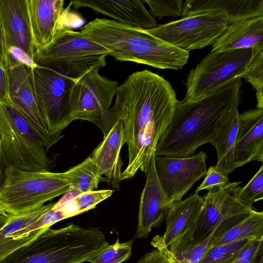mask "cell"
Segmentation results:
<instances>
[{"label":"cell","mask_w":263,"mask_h":263,"mask_svg":"<svg viewBox=\"0 0 263 263\" xmlns=\"http://www.w3.org/2000/svg\"><path fill=\"white\" fill-rule=\"evenodd\" d=\"M145 174L146 180L140 197L134 238L147 237L153 228L158 227L165 220L172 204L159 181L155 154L152 156Z\"/></svg>","instance_id":"obj_14"},{"label":"cell","mask_w":263,"mask_h":263,"mask_svg":"<svg viewBox=\"0 0 263 263\" xmlns=\"http://www.w3.org/2000/svg\"><path fill=\"white\" fill-rule=\"evenodd\" d=\"M110 52L84 36L80 31L68 26L62 29L52 42L34 54L35 62L40 66L95 55H110Z\"/></svg>","instance_id":"obj_15"},{"label":"cell","mask_w":263,"mask_h":263,"mask_svg":"<svg viewBox=\"0 0 263 263\" xmlns=\"http://www.w3.org/2000/svg\"><path fill=\"white\" fill-rule=\"evenodd\" d=\"M6 212L4 209L2 208V207L0 205V213H5Z\"/></svg>","instance_id":"obj_41"},{"label":"cell","mask_w":263,"mask_h":263,"mask_svg":"<svg viewBox=\"0 0 263 263\" xmlns=\"http://www.w3.org/2000/svg\"><path fill=\"white\" fill-rule=\"evenodd\" d=\"M11 216V214L6 212L0 213V230L8 223Z\"/></svg>","instance_id":"obj_40"},{"label":"cell","mask_w":263,"mask_h":263,"mask_svg":"<svg viewBox=\"0 0 263 263\" xmlns=\"http://www.w3.org/2000/svg\"><path fill=\"white\" fill-rule=\"evenodd\" d=\"M105 55L38 65L31 70L37 104L49 132L59 135L72 121L70 94L75 83L94 68L106 66Z\"/></svg>","instance_id":"obj_4"},{"label":"cell","mask_w":263,"mask_h":263,"mask_svg":"<svg viewBox=\"0 0 263 263\" xmlns=\"http://www.w3.org/2000/svg\"><path fill=\"white\" fill-rule=\"evenodd\" d=\"M253 239L246 238L211 248L199 263H232Z\"/></svg>","instance_id":"obj_28"},{"label":"cell","mask_w":263,"mask_h":263,"mask_svg":"<svg viewBox=\"0 0 263 263\" xmlns=\"http://www.w3.org/2000/svg\"><path fill=\"white\" fill-rule=\"evenodd\" d=\"M263 48L219 52L210 51L189 72L182 101L197 100L237 79L243 78Z\"/></svg>","instance_id":"obj_8"},{"label":"cell","mask_w":263,"mask_h":263,"mask_svg":"<svg viewBox=\"0 0 263 263\" xmlns=\"http://www.w3.org/2000/svg\"><path fill=\"white\" fill-rule=\"evenodd\" d=\"M55 203L44 204L27 212L12 215L8 223L0 230V261L19 248L35 239L46 228L36 230L22 237L9 236V234H13L30 224L52 209Z\"/></svg>","instance_id":"obj_24"},{"label":"cell","mask_w":263,"mask_h":263,"mask_svg":"<svg viewBox=\"0 0 263 263\" xmlns=\"http://www.w3.org/2000/svg\"><path fill=\"white\" fill-rule=\"evenodd\" d=\"M205 152L200 151L186 158L155 155V164L160 183L172 203L183 196L206 173Z\"/></svg>","instance_id":"obj_13"},{"label":"cell","mask_w":263,"mask_h":263,"mask_svg":"<svg viewBox=\"0 0 263 263\" xmlns=\"http://www.w3.org/2000/svg\"><path fill=\"white\" fill-rule=\"evenodd\" d=\"M8 55L4 31L0 17V65L6 70L8 69Z\"/></svg>","instance_id":"obj_39"},{"label":"cell","mask_w":263,"mask_h":263,"mask_svg":"<svg viewBox=\"0 0 263 263\" xmlns=\"http://www.w3.org/2000/svg\"><path fill=\"white\" fill-rule=\"evenodd\" d=\"M0 102L11 104L9 96L8 71L0 65Z\"/></svg>","instance_id":"obj_38"},{"label":"cell","mask_w":263,"mask_h":263,"mask_svg":"<svg viewBox=\"0 0 263 263\" xmlns=\"http://www.w3.org/2000/svg\"><path fill=\"white\" fill-rule=\"evenodd\" d=\"M204 13L217 14L233 24L263 16V0H186L181 16Z\"/></svg>","instance_id":"obj_21"},{"label":"cell","mask_w":263,"mask_h":263,"mask_svg":"<svg viewBox=\"0 0 263 263\" xmlns=\"http://www.w3.org/2000/svg\"><path fill=\"white\" fill-rule=\"evenodd\" d=\"M60 175L68 184L69 190L72 189L78 194L97 189L102 179L89 156L68 171L60 173Z\"/></svg>","instance_id":"obj_26"},{"label":"cell","mask_w":263,"mask_h":263,"mask_svg":"<svg viewBox=\"0 0 263 263\" xmlns=\"http://www.w3.org/2000/svg\"><path fill=\"white\" fill-rule=\"evenodd\" d=\"M69 189L60 173L9 166L0 185V205L6 213L17 215L41 206Z\"/></svg>","instance_id":"obj_7"},{"label":"cell","mask_w":263,"mask_h":263,"mask_svg":"<svg viewBox=\"0 0 263 263\" xmlns=\"http://www.w3.org/2000/svg\"><path fill=\"white\" fill-rule=\"evenodd\" d=\"M66 218H67V216L64 210L61 208H57L54 206L30 224L9 235L22 237L36 230L50 228L55 223Z\"/></svg>","instance_id":"obj_32"},{"label":"cell","mask_w":263,"mask_h":263,"mask_svg":"<svg viewBox=\"0 0 263 263\" xmlns=\"http://www.w3.org/2000/svg\"><path fill=\"white\" fill-rule=\"evenodd\" d=\"M109 245L99 228L71 223L59 229L46 228L0 263H82L90 262Z\"/></svg>","instance_id":"obj_5"},{"label":"cell","mask_w":263,"mask_h":263,"mask_svg":"<svg viewBox=\"0 0 263 263\" xmlns=\"http://www.w3.org/2000/svg\"><path fill=\"white\" fill-rule=\"evenodd\" d=\"M241 79L192 101H178L160 138L157 156L186 158L204 144H212L229 112L238 108Z\"/></svg>","instance_id":"obj_2"},{"label":"cell","mask_w":263,"mask_h":263,"mask_svg":"<svg viewBox=\"0 0 263 263\" xmlns=\"http://www.w3.org/2000/svg\"><path fill=\"white\" fill-rule=\"evenodd\" d=\"M85 37L110 51L120 61L161 69L180 70L190 54L152 35L145 29L107 18H96L81 28Z\"/></svg>","instance_id":"obj_3"},{"label":"cell","mask_w":263,"mask_h":263,"mask_svg":"<svg viewBox=\"0 0 263 263\" xmlns=\"http://www.w3.org/2000/svg\"><path fill=\"white\" fill-rule=\"evenodd\" d=\"M234 155L237 167L252 161L263 162V109L239 114Z\"/></svg>","instance_id":"obj_17"},{"label":"cell","mask_w":263,"mask_h":263,"mask_svg":"<svg viewBox=\"0 0 263 263\" xmlns=\"http://www.w3.org/2000/svg\"><path fill=\"white\" fill-rule=\"evenodd\" d=\"M94 68L74 84L70 94L72 121L87 120L106 134L105 119L116 96L118 83L101 76Z\"/></svg>","instance_id":"obj_11"},{"label":"cell","mask_w":263,"mask_h":263,"mask_svg":"<svg viewBox=\"0 0 263 263\" xmlns=\"http://www.w3.org/2000/svg\"><path fill=\"white\" fill-rule=\"evenodd\" d=\"M53 164L42 138L11 104L0 102V185L7 167L50 171Z\"/></svg>","instance_id":"obj_6"},{"label":"cell","mask_w":263,"mask_h":263,"mask_svg":"<svg viewBox=\"0 0 263 263\" xmlns=\"http://www.w3.org/2000/svg\"><path fill=\"white\" fill-rule=\"evenodd\" d=\"M243 79L255 89L256 108L263 109V50L258 52L252 67Z\"/></svg>","instance_id":"obj_33"},{"label":"cell","mask_w":263,"mask_h":263,"mask_svg":"<svg viewBox=\"0 0 263 263\" xmlns=\"http://www.w3.org/2000/svg\"><path fill=\"white\" fill-rule=\"evenodd\" d=\"M126 143L122 121L117 119L103 140L89 156L96 166L101 180L118 187L121 181L122 161L120 153Z\"/></svg>","instance_id":"obj_20"},{"label":"cell","mask_w":263,"mask_h":263,"mask_svg":"<svg viewBox=\"0 0 263 263\" xmlns=\"http://www.w3.org/2000/svg\"><path fill=\"white\" fill-rule=\"evenodd\" d=\"M228 24L220 15L204 13L182 17L145 30L168 44L189 52L212 45Z\"/></svg>","instance_id":"obj_10"},{"label":"cell","mask_w":263,"mask_h":263,"mask_svg":"<svg viewBox=\"0 0 263 263\" xmlns=\"http://www.w3.org/2000/svg\"><path fill=\"white\" fill-rule=\"evenodd\" d=\"M149 8V13L154 17L168 16L176 17L182 16V0H143Z\"/></svg>","instance_id":"obj_34"},{"label":"cell","mask_w":263,"mask_h":263,"mask_svg":"<svg viewBox=\"0 0 263 263\" xmlns=\"http://www.w3.org/2000/svg\"><path fill=\"white\" fill-rule=\"evenodd\" d=\"M7 52L8 58L27 66L31 70L38 66L32 58L18 47L10 46L7 48Z\"/></svg>","instance_id":"obj_37"},{"label":"cell","mask_w":263,"mask_h":263,"mask_svg":"<svg viewBox=\"0 0 263 263\" xmlns=\"http://www.w3.org/2000/svg\"><path fill=\"white\" fill-rule=\"evenodd\" d=\"M134 241V238L123 242H120L118 239L115 243L103 249L89 262L122 263L130 256Z\"/></svg>","instance_id":"obj_30"},{"label":"cell","mask_w":263,"mask_h":263,"mask_svg":"<svg viewBox=\"0 0 263 263\" xmlns=\"http://www.w3.org/2000/svg\"><path fill=\"white\" fill-rule=\"evenodd\" d=\"M70 2L75 9L88 7L134 27L149 29L157 26L156 18L147 10L143 1L74 0Z\"/></svg>","instance_id":"obj_18"},{"label":"cell","mask_w":263,"mask_h":263,"mask_svg":"<svg viewBox=\"0 0 263 263\" xmlns=\"http://www.w3.org/2000/svg\"><path fill=\"white\" fill-rule=\"evenodd\" d=\"M239 201L251 207L253 203L263 199V165L245 186L240 187L237 194Z\"/></svg>","instance_id":"obj_31"},{"label":"cell","mask_w":263,"mask_h":263,"mask_svg":"<svg viewBox=\"0 0 263 263\" xmlns=\"http://www.w3.org/2000/svg\"><path fill=\"white\" fill-rule=\"evenodd\" d=\"M31 33L37 51L48 46L66 27L63 0H27ZM36 53V52H35Z\"/></svg>","instance_id":"obj_16"},{"label":"cell","mask_w":263,"mask_h":263,"mask_svg":"<svg viewBox=\"0 0 263 263\" xmlns=\"http://www.w3.org/2000/svg\"><path fill=\"white\" fill-rule=\"evenodd\" d=\"M228 176L216 171L214 166H211L205 175L203 182L195 190V193L198 194L203 190H209L211 187L223 185L229 182Z\"/></svg>","instance_id":"obj_36"},{"label":"cell","mask_w":263,"mask_h":263,"mask_svg":"<svg viewBox=\"0 0 263 263\" xmlns=\"http://www.w3.org/2000/svg\"><path fill=\"white\" fill-rule=\"evenodd\" d=\"M113 191L102 190L80 193L66 201L72 216L95 208L97 204L110 197Z\"/></svg>","instance_id":"obj_29"},{"label":"cell","mask_w":263,"mask_h":263,"mask_svg":"<svg viewBox=\"0 0 263 263\" xmlns=\"http://www.w3.org/2000/svg\"><path fill=\"white\" fill-rule=\"evenodd\" d=\"M9 96L12 105L44 141L46 151L62 137L50 133L40 110L31 69L8 58Z\"/></svg>","instance_id":"obj_12"},{"label":"cell","mask_w":263,"mask_h":263,"mask_svg":"<svg viewBox=\"0 0 263 263\" xmlns=\"http://www.w3.org/2000/svg\"><path fill=\"white\" fill-rule=\"evenodd\" d=\"M241 182H231L208 190L203 196L199 215L191 229L168 247L175 257L203 241L222 222L232 217L251 213L253 207L237 198Z\"/></svg>","instance_id":"obj_9"},{"label":"cell","mask_w":263,"mask_h":263,"mask_svg":"<svg viewBox=\"0 0 263 263\" xmlns=\"http://www.w3.org/2000/svg\"><path fill=\"white\" fill-rule=\"evenodd\" d=\"M0 17L7 48L18 47L33 59L36 49L31 30L27 0H0Z\"/></svg>","instance_id":"obj_19"},{"label":"cell","mask_w":263,"mask_h":263,"mask_svg":"<svg viewBox=\"0 0 263 263\" xmlns=\"http://www.w3.org/2000/svg\"><path fill=\"white\" fill-rule=\"evenodd\" d=\"M232 263H263V238L251 240Z\"/></svg>","instance_id":"obj_35"},{"label":"cell","mask_w":263,"mask_h":263,"mask_svg":"<svg viewBox=\"0 0 263 263\" xmlns=\"http://www.w3.org/2000/svg\"><path fill=\"white\" fill-rule=\"evenodd\" d=\"M239 114L238 108L229 112L211 144L215 147L217 155V163L214 167L226 176L237 168L234 148Z\"/></svg>","instance_id":"obj_25"},{"label":"cell","mask_w":263,"mask_h":263,"mask_svg":"<svg viewBox=\"0 0 263 263\" xmlns=\"http://www.w3.org/2000/svg\"><path fill=\"white\" fill-rule=\"evenodd\" d=\"M108 121L120 119L128 148V163L121 180L138 170L146 174L158 143L170 124L178 100L171 84L147 69L135 72L118 86Z\"/></svg>","instance_id":"obj_1"},{"label":"cell","mask_w":263,"mask_h":263,"mask_svg":"<svg viewBox=\"0 0 263 263\" xmlns=\"http://www.w3.org/2000/svg\"><path fill=\"white\" fill-rule=\"evenodd\" d=\"M263 238V212L253 210L223 235L214 241L210 248L246 238Z\"/></svg>","instance_id":"obj_27"},{"label":"cell","mask_w":263,"mask_h":263,"mask_svg":"<svg viewBox=\"0 0 263 263\" xmlns=\"http://www.w3.org/2000/svg\"><path fill=\"white\" fill-rule=\"evenodd\" d=\"M263 48V16L228 24L212 45L211 51Z\"/></svg>","instance_id":"obj_22"},{"label":"cell","mask_w":263,"mask_h":263,"mask_svg":"<svg viewBox=\"0 0 263 263\" xmlns=\"http://www.w3.org/2000/svg\"><path fill=\"white\" fill-rule=\"evenodd\" d=\"M203 197L194 193L184 200L173 203L165 218V231L156 237L168 247L182 237L197 220L203 204Z\"/></svg>","instance_id":"obj_23"}]
</instances>
